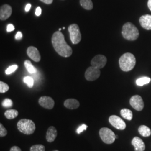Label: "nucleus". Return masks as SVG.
Instances as JSON below:
<instances>
[{
    "label": "nucleus",
    "mask_w": 151,
    "mask_h": 151,
    "mask_svg": "<svg viewBox=\"0 0 151 151\" xmlns=\"http://www.w3.org/2000/svg\"><path fill=\"white\" fill-rule=\"evenodd\" d=\"M115 138H116V139L118 138V135H115Z\"/></svg>",
    "instance_id": "obj_38"
},
{
    "label": "nucleus",
    "mask_w": 151,
    "mask_h": 151,
    "mask_svg": "<svg viewBox=\"0 0 151 151\" xmlns=\"http://www.w3.org/2000/svg\"><path fill=\"white\" fill-rule=\"evenodd\" d=\"M87 127H87V125H86V124H82L81 125H80V126L78 128V129L76 130L77 133V134H80L81 132H82L83 131L86 130L87 129Z\"/></svg>",
    "instance_id": "obj_30"
},
{
    "label": "nucleus",
    "mask_w": 151,
    "mask_h": 151,
    "mask_svg": "<svg viewBox=\"0 0 151 151\" xmlns=\"http://www.w3.org/2000/svg\"><path fill=\"white\" fill-rule=\"evenodd\" d=\"M81 6L85 9L91 10L93 9V3L91 0H80Z\"/></svg>",
    "instance_id": "obj_22"
},
{
    "label": "nucleus",
    "mask_w": 151,
    "mask_h": 151,
    "mask_svg": "<svg viewBox=\"0 0 151 151\" xmlns=\"http://www.w3.org/2000/svg\"><path fill=\"white\" fill-rule=\"evenodd\" d=\"M132 144L134 146L135 151H144L145 150V145L139 137H135L132 141Z\"/></svg>",
    "instance_id": "obj_15"
},
{
    "label": "nucleus",
    "mask_w": 151,
    "mask_h": 151,
    "mask_svg": "<svg viewBox=\"0 0 151 151\" xmlns=\"http://www.w3.org/2000/svg\"><path fill=\"white\" fill-rule=\"evenodd\" d=\"M42 2H43L44 3L46 4H51L52 2H53V0H40Z\"/></svg>",
    "instance_id": "obj_35"
},
{
    "label": "nucleus",
    "mask_w": 151,
    "mask_h": 151,
    "mask_svg": "<svg viewBox=\"0 0 151 151\" xmlns=\"http://www.w3.org/2000/svg\"><path fill=\"white\" fill-rule=\"evenodd\" d=\"M2 105L5 108H10L12 105V101L10 99H5L2 103Z\"/></svg>",
    "instance_id": "obj_28"
},
{
    "label": "nucleus",
    "mask_w": 151,
    "mask_h": 151,
    "mask_svg": "<svg viewBox=\"0 0 151 151\" xmlns=\"http://www.w3.org/2000/svg\"><path fill=\"white\" fill-rule=\"evenodd\" d=\"M4 114L7 119L11 120L15 118L18 116L19 112L15 109H10L6 110Z\"/></svg>",
    "instance_id": "obj_20"
},
{
    "label": "nucleus",
    "mask_w": 151,
    "mask_h": 151,
    "mask_svg": "<svg viewBox=\"0 0 151 151\" xmlns=\"http://www.w3.org/2000/svg\"><path fill=\"white\" fill-rule=\"evenodd\" d=\"M57 136V130L56 128L53 127L51 126L49 127L46 133V139L49 142H53L56 138Z\"/></svg>",
    "instance_id": "obj_16"
},
{
    "label": "nucleus",
    "mask_w": 151,
    "mask_h": 151,
    "mask_svg": "<svg viewBox=\"0 0 151 151\" xmlns=\"http://www.w3.org/2000/svg\"></svg>",
    "instance_id": "obj_40"
},
{
    "label": "nucleus",
    "mask_w": 151,
    "mask_h": 151,
    "mask_svg": "<svg viewBox=\"0 0 151 151\" xmlns=\"http://www.w3.org/2000/svg\"><path fill=\"white\" fill-rule=\"evenodd\" d=\"M12 14V8L9 5L2 6L0 9V19L1 20H6L9 18Z\"/></svg>",
    "instance_id": "obj_12"
},
{
    "label": "nucleus",
    "mask_w": 151,
    "mask_h": 151,
    "mask_svg": "<svg viewBox=\"0 0 151 151\" xmlns=\"http://www.w3.org/2000/svg\"><path fill=\"white\" fill-rule=\"evenodd\" d=\"M99 135L101 140L106 144H112L115 140V134L113 132L108 128H102L99 131Z\"/></svg>",
    "instance_id": "obj_5"
},
{
    "label": "nucleus",
    "mask_w": 151,
    "mask_h": 151,
    "mask_svg": "<svg viewBox=\"0 0 151 151\" xmlns=\"http://www.w3.org/2000/svg\"><path fill=\"white\" fill-rule=\"evenodd\" d=\"M147 5H148L149 9L151 11V0H148V3H147Z\"/></svg>",
    "instance_id": "obj_37"
},
{
    "label": "nucleus",
    "mask_w": 151,
    "mask_h": 151,
    "mask_svg": "<svg viewBox=\"0 0 151 151\" xmlns=\"http://www.w3.org/2000/svg\"><path fill=\"white\" fill-rule=\"evenodd\" d=\"M107 62V58L105 56L103 55H97L95 56L91 61V66L96 67L99 69H101L104 68Z\"/></svg>",
    "instance_id": "obj_9"
},
{
    "label": "nucleus",
    "mask_w": 151,
    "mask_h": 151,
    "mask_svg": "<svg viewBox=\"0 0 151 151\" xmlns=\"http://www.w3.org/2000/svg\"><path fill=\"white\" fill-rule=\"evenodd\" d=\"M18 130L24 134H32L35 130V124L32 120L22 119L20 120L17 123Z\"/></svg>",
    "instance_id": "obj_4"
},
{
    "label": "nucleus",
    "mask_w": 151,
    "mask_h": 151,
    "mask_svg": "<svg viewBox=\"0 0 151 151\" xmlns=\"http://www.w3.org/2000/svg\"><path fill=\"white\" fill-rule=\"evenodd\" d=\"M101 74L100 69L91 66L88 67L85 73V78L87 81H93L97 80Z\"/></svg>",
    "instance_id": "obj_7"
},
{
    "label": "nucleus",
    "mask_w": 151,
    "mask_h": 151,
    "mask_svg": "<svg viewBox=\"0 0 151 151\" xmlns=\"http://www.w3.org/2000/svg\"><path fill=\"white\" fill-rule=\"evenodd\" d=\"M138 132L144 137H147L151 135V130L146 125H140L138 128Z\"/></svg>",
    "instance_id": "obj_18"
},
{
    "label": "nucleus",
    "mask_w": 151,
    "mask_h": 151,
    "mask_svg": "<svg viewBox=\"0 0 151 151\" xmlns=\"http://www.w3.org/2000/svg\"><path fill=\"white\" fill-rule=\"evenodd\" d=\"M39 104L43 108L52 109L54 106V100L49 96H42L39 99Z\"/></svg>",
    "instance_id": "obj_11"
},
{
    "label": "nucleus",
    "mask_w": 151,
    "mask_h": 151,
    "mask_svg": "<svg viewBox=\"0 0 151 151\" xmlns=\"http://www.w3.org/2000/svg\"><path fill=\"white\" fill-rule=\"evenodd\" d=\"M151 81V79L148 77H143L137 79L136 83L139 86H143V85L149 83Z\"/></svg>",
    "instance_id": "obj_23"
},
{
    "label": "nucleus",
    "mask_w": 151,
    "mask_h": 151,
    "mask_svg": "<svg viewBox=\"0 0 151 151\" xmlns=\"http://www.w3.org/2000/svg\"><path fill=\"white\" fill-rule=\"evenodd\" d=\"M122 34L124 39L129 41L137 40L139 36V32L137 27L131 22H127L122 27Z\"/></svg>",
    "instance_id": "obj_3"
},
{
    "label": "nucleus",
    "mask_w": 151,
    "mask_h": 151,
    "mask_svg": "<svg viewBox=\"0 0 151 151\" xmlns=\"http://www.w3.org/2000/svg\"><path fill=\"white\" fill-rule=\"evenodd\" d=\"M60 30H61V29H60H60H59V31H60Z\"/></svg>",
    "instance_id": "obj_39"
},
{
    "label": "nucleus",
    "mask_w": 151,
    "mask_h": 151,
    "mask_svg": "<svg viewBox=\"0 0 151 151\" xmlns=\"http://www.w3.org/2000/svg\"><path fill=\"white\" fill-rule=\"evenodd\" d=\"M7 131L3 125V124H0V137H3L7 135Z\"/></svg>",
    "instance_id": "obj_29"
},
{
    "label": "nucleus",
    "mask_w": 151,
    "mask_h": 151,
    "mask_svg": "<svg viewBox=\"0 0 151 151\" xmlns=\"http://www.w3.org/2000/svg\"><path fill=\"white\" fill-rule=\"evenodd\" d=\"M9 90V86L5 82L1 81L0 82V92L1 93H5Z\"/></svg>",
    "instance_id": "obj_26"
},
{
    "label": "nucleus",
    "mask_w": 151,
    "mask_h": 151,
    "mask_svg": "<svg viewBox=\"0 0 151 151\" xmlns=\"http://www.w3.org/2000/svg\"><path fill=\"white\" fill-rule=\"evenodd\" d=\"M27 55L35 62H38L40 60L41 57L38 49L34 47H29L27 49Z\"/></svg>",
    "instance_id": "obj_13"
},
{
    "label": "nucleus",
    "mask_w": 151,
    "mask_h": 151,
    "mask_svg": "<svg viewBox=\"0 0 151 151\" xmlns=\"http://www.w3.org/2000/svg\"><path fill=\"white\" fill-rule=\"evenodd\" d=\"M109 121L110 124L117 129L124 130L126 128V124L124 120L116 115L110 116Z\"/></svg>",
    "instance_id": "obj_8"
},
{
    "label": "nucleus",
    "mask_w": 151,
    "mask_h": 151,
    "mask_svg": "<svg viewBox=\"0 0 151 151\" xmlns=\"http://www.w3.org/2000/svg\"><path fill=\"white\" fill-rule=\"evenodd\" d=\"M45 148L42 145H36L31 147L30 151H45Z\"/></svg>",
    "instance_id": "obj_25"
},
{
    "label": "nucleus",
    "mask_w": 151,
    "mask_h": 151,
    "mask_svg": "<svg viewBox=\"0 0 151 151\" xmlns=\"http://www.w3.org/2000/svg\"><path fill=\"white\" fill-rule=\"evenodd\" d=\"M10 151H22V150L19 147L15 146L12 147Z\"/></svg>",
    "instance_id": "obj_34"
},
{
    "label": "nucleus",
    "mask_w": 151,
    "mask_h": 151,
    "mask_svg": "<svg viewBox=\"0 0 151 151\" xmlns=\"http://www.w3.org/2000/svg\"><path fill=\"white\" fill-rule=\"evenodd\" d=\"M31 6H32L31 4H27V5H26L25 9V11H27V12L29 11V10H30V8H31Z\"/></svg>",
    "instance_id": "obj_36"
},
{
    "label": "nucleus",
    "mask_w": 151,
    "mask_h": 151,
    "mask_svg": "<svg viewBox=\"0 0 151 151\" xmlns=\"http://www.w3.org/2000/svg\"><path fill=\"white\" fill-rule=\"evenodd\" d=\"M120 115L122 116L128 120H131L133 119V113L128 109H123L120 111Z\"/></svg>",
    "instance_id": "obj_19"
},
{
    "label": "nucleus",
    "mask_w": 151,
    "mask_h": 151,
    "mask_svg": "<svg viewBox=\"0 0 151 151\" xmlns=\"http://www.w3.org/2000/svg\"><path fill=\"white\" fill-rule=\"evenodd\" d=\"M24 82L27 84V86L32 88L34 86V79L30 76H26L24 78Z\"/></svg>",
    "instance_id": "obj_24"
},
{
    "label": "nucleus",
    "mask_w": 151,
    "mask_h": 151,
    "mask_svg": "<svg viewBox=\"0 0 151 151\" xmlns=\"http://www.w3.org/2000/svg\"><path fill=\"white\" fill-rule=\"evenodd\" d=\"M54 50L63 57H69L72 54V49L65 42L63 34L60 31L54 32L52 38Z\"/></svg>",
    "instance_id": "obj_1"
},
{
    "label": "nucleus",
    "mask_w": 151,
    "mask_h": 151,
    "mask_svg": "<svg viewBox=\"0 0 151 151\" xmlns=\"http://www.w3.org/2000/svg\"><path fill=\"white\" fill-rule=\"evenodd\" d=\"M139 23L141 27L145 29L151 30V15H145L139 18Z\"/></svg>",
    "instance_id": "obj_14"
},
{
    "label": "nucleus",
    "mask_w": 151,
    "mask_h": 151,
    "mask_svg": "<svg viewBox=\"0 0 151 151\" xmlns=\"http://www.w3.org/2000/svg\"><path fill=\"white\" fill-rule=\"evenodd\" d=\"M64 105L67 109H76L80 106V103L75 99H69L65 101Z\"/></svg>",
    "instance_id": "obj_17"
},
{
    "label": "nucleus",
    "mask_w": 151,
    "mask_h": 151,
    "mask_svg": "<svg viewBox=\"0 0 151 151\" xmlns=\"http://www.w3.org/2000/svg\"><path fill=\"white\" fill-rule=\"evenodd\" d=\"M68 32H70V39L72 43L77 44L80 42L81 40V34L80 28L78 25L73 24L68 27Z\"/></svg>",
    "instance_id": "obj_6"
},
{
    "label": "nucleus",
    "mask_w": 151,
    "mask_h": 151,
    "mask_svg": "<svg viewBox=\"0 0 151 151\" xmlns=\"http://www.w3.org/2000/svg\"><path fill=\"white\" fill-rule=\"evenodd\" d=\"M24 65L25 68H27L28 72H29L31 74H35L37 73V70L36 69V68L33 66L32 63H31V62L29 60H26L24 62Z\"/></svg>",
    "instance_id": "obj_21"
},
{
    "label": "nucleus",
    "mask_w": 151,
    "mask_h": 151,
    "mask_svg": "<svg viewBox=\"0 0 151 151\" xmlns=\"http://www.w3.org/2000/svg\"><path fill=\"white\" fill-rule=\"evenodd\" d=\"M119 63L122 70L124 72H129L132 70L135 67L136 64L135 56L130 53H126L120 57Z\"/></svg>",
    "instance_id": "obj_2"
},
{
    "label": "nucleus",
    "mask_w": 151,
    "mask_h": 151,
    "mask_svg": "<svg viewBox=\"0 0 151 151\" xmlns=\"http://www.w3.org/2000/svg\"><path fill=\"white\" fill-rule=\"evenodd\" d=\"M41 14H42V9L40 7H38L35 10V15L36 16H39L41 15Z\"/></svg>",
    "instance_id": "obj_33"
},
{
    "label": "nucleus",
    "mask_w": 151,
    "mask_h": 151,
    "mask_svg": "<svg viewBox=\"0 0 151 151\" xmlns=\"http://www.w3.org/2000/svg\"><path fill=\"white\" fill-rule=\"evenodd\" d=\"M18 66L16 65H12L11 66L9 67L7 70H6V75H10L12 73L14 72L17 69Z\"/></svg>",
    "instance_id": "obj_27"
},
{
    "label": "nucleus",
    "mask_w": 151,
    "mask_h": 151,
    "mask_svg": "<svg viewBox=\"0 0 151 151\" xmlns=\"http://www.w3.org/2000/svg\"><path fill=\"white\" fill-rule=\"evenodd\" d=\"M22 32H18L16 33V35H15V39L17 40H19L20 39H22Z\"/></svg>",
    "instance_id": "obj_32"
},
{
    "label": "nucleus",
    "mask_w": 151,
    "mask_h": 151,
    "mask_svg": "<svg viewBox=\"0 0 151 151\" xmlns=\"http://www.w3.org/2000/svg\"><path fill=\"white\" fill-rule=\"evenodd\" d=\"M130 104L132 107L137 111H142L144 108V102L139 95H134L130 98Z\"/></svg>",
    "instance_id": "obj_10"
},
{
    "label": "nucleus",
    "mask_w": 151,
    "mask_h": 151,
    "mask_svg": "<svg viewBox=\"0 0 151 151\" xmlns=\"http://www.w3.org/2000/svg\"><path fill=\"white\" fill-rule=\"evenodd\" d=\"M15 30V27L12 24H9L7 27V32H11Z\"/></svg>",
    "instance_id": "obj_31"
}]
</instances>
